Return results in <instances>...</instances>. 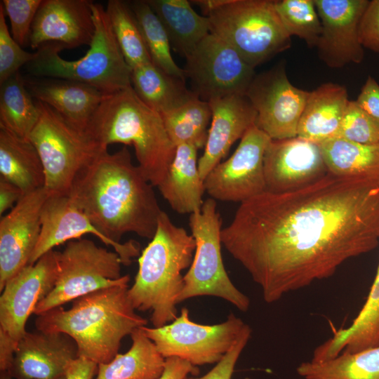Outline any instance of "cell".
<instances>
[{"label":"cell","instance_id":"obj_30","mask_svg":"<svg viewBox=\"0 0 379 379\" xmlns=\"http://www.w3.org/2000/svg\"><path fill=\"white\" fill-rule=\"evenodd\" d=\"M319 145L328 173L379 180V144L364 145L336 138Z\"/></svg>","mask_w":379,"mask_h":379},{"label":"cell","instance_id":"obj_15","mask_svg":"<svg viewBox=\"0 0 379 379\" xmlns=\"http://www.w3.org/2000/svg\"><path fill=\"white\" fill-rule=\"evenodd\" d=\"M57 275L56 251L51 250L6 282L0 297V330L15 343L27 332V321L37 304L53 290Z\"/></svg>","mask_w":379,"mask_h":379},{"label":"cell","instance_id":"obj_21","mask_svg":"<svg viewBox=\"0 0 379 379\" xmlns=\"http://www.w3.org/2000/svg\"><path fill=\"white\" fill-rule=\"evenodd\" d=\"M78 358L74 340L63 333L26 332L9 371L15 379H55Z\"/></svg>","mask_w":379,"mask_h":379},{"label":"cell","instance_id":"obj_44","mask_svg":"<svg viewBox=\"0 0 379 379\" xmlns=\"http://www.w3.org/2000/svg\"><path fill=\"white\" fill-rule=\"evenodd\" d=\"M23 196L18 187L0 178V215L12 209Z\"/></svg>","mask_w":379,"mask_h":379},{"label":"cell","instance_id":"obj_20","mask_svg":"<svg viewBox=\"0 0 379 379\" xmlns=\"http://www.w3.org/2000/svg\"><path fill=\"white\" fill-rule=\"evenodd\" d=\"M88 0H43L31 28L29 46L37 50L49 42L66 48L90 46L95 33Z\"/></svg>","mask_w":379,"mask_h":379},{"label":"cell","instance_id":"obj_25","mask_svg":"<svg viewBox=\"0 0 379 379\" xmlns=\"http://www.w3.org/2000/svg\"><path fill=\"white\" fill-rule=\"evenodd\" d=\"M198 149L192 145L176 147L166 175L157 187L171 208L180 214H192L201 209L205 192L197 160Z\"/></svg>","mask_w":379,"mask_h":379},{"label":"cell","instance_id":"obj_27","mask_svg":"<svg viewBox=\"0 0 379 379\" xmlns=\"http://www.w3.org/2000/svg\"><path fill=\"white\" fill-rule=\"evenodd\" d=\"M164 26L175 51L186 58L211 32L206 16L199 15L187 0H147Z\"/></svg>","mask_w":379,"mask_h":379},{"label":"cell","instance_id":"obj_46","mask_svg":"<svg viewBox=\"0 0 379 379\" xmlns=\"http://www.w3.org/2000/svg\"><path fill=\"white\" fill-rule=\"evenodd\" d=\"M18 344L0 330V371H10Z\"/></svg>","mask_w":379,"mask_h":379},{"label":"cell","instance_id":"obj_13","mask_svg":"<svg viewBox=\"0 0 379 379\" xmlns=\"http://www.w3.org/2000/svg\"><path fill=\"white\" fill-rule=\"evenodd\" d=\"M310 91L289 81L285 62L255 74L246 95L256 112L255 126L272 140L297 137Z\"/></svg>","mask_w":379,"mask_h":379},{"label":"cell","instance_id":"obj_28","mask_svg":"<svg viewBox=\"0 0 379 379\" xmlns=\"http://www.w3.org/2000/svg\"><path fill=\"white\" fill-rule=\"evenodd\" d=\"M131 81L140 100L160 114L197 96L187 88L185 79L168 74L152 62L133 68Z\"/></svg>","mask_w":379,"mask_h":379},{"label":"cell","instance_id":"obj_12","mask_svg":"<svg viewBox=\"0 0 379 379\" xmlns=\"http://www.w3.org/2000/svg\"><path fill=\"white\" fill-rule=\"evenodd\" d=\"M184 71L192 91L209 102L233 95H246L255 76L250 66L228 43L210 32L186 58Z\"/></svg>","mask_w":379,"mask_h":379},{"label":"cell","instance_id":"obj_42","mask_svg":"<svg viewBox=\"0 0 379 379\" xmlns=\"http://www.w3.org/2000/svg\"><path fill=\"white\" fill-rule=\"evenodd\" d=\"M356 102L379 124V84L372 77L366 79Z\"/></svg>","mask_w":379,"mask_h":379},{"label":"cell","instance_id":"obj_1","mask_svg":"<svg viewBox=\"0 0 379 379\" xmlns=\"http://www.w3.org/2000/svg\"><path fill=\"white\" fill-rule=\"evenodd\" d=\"M222 244L273 303L327 279L379 244V180L328 173L293 192L240 204Z\"/></svg>","mask_w":379,"mask_h":379},{"label":"cell","instance_id":"obj_18","mask_svg":"<svg viewBox=\"0 0 379 379\" xmlns=\"http://www.w3.org/2000/svg\"><path fill=\"white\" fill-rule=\"evenodd\" d=\"M45 187L25 194L0 221V291L29 264L38 242L41 215L48 197Z\"/></svg>","mask_w":379,"mask_h":379},{"label":"cell","instance_id":"obj_48","mask_svg":"<svg viewBox=\"0 0 379 379\" xmlns=\"http://www.w3.org/2000/svg\"><path fill=\"white\" fill-rule=\"evenodd\" d=\"M55 379H67L66 375H62L59 378H57Z\"/></svg>","mask_w":379,"mask_h":379},{"label":"cell","instance_id":"obj_8","mask_svg":"<svg viewBox=\"0 0 379 379\" xmlns=\"http://www.w3.org/2000/svg\"><path fill=\"white\" fill-rule=\"evenodd\" d=\"M37 103L40 115L28 140L41 158L48 195L67 196L78 172L107 149L74 127L49 105Z\"/></svg>","mask_w":379,"mask_h":379},{"label":"cell","instance_id":"obj_6","mask_svg":"<svg viewBox=\"0 0 379 379\" xmlns=\"http://www.w3.org/2000/svg\"><path fill=\"white\" fill-rule=\"evenodd\" d=\"M95 33L86 53L76 60L60 55L65 46L57 42L41 46L25 65L31 75L75 81L89 85L105 95L131 86V68L126 63L114 36L106 9L91 4Z\"/></svg>","mask_w":379,"mask_h":379},{"label":"cell","instance_id":"obj_40","mask_svg":"<svg viewBox=\"0 0 379 379\" xmlns=\"http://www.w3.org/2000/svg\"><path fill=\"white\" fill-rule=\"evenodd\" d=\"M358 32L362 47L379 54V0L368 1L361 17Z\"/></svg>","mask_w":379,"mask_h":379},{"label":"cell","instance_id":"obj_38","mask_svg":"<svg viewBox=\"0 0 379 379\" xmlns=\"http://www.w3.org/2000/svg\"><path fill=\"white\" fill-rule=\"evenodd\" d=\"M6 13L0 4V84L20 72L36 56L22 48L8 31L6 22Z\"/></svg>","mask_w":379,"mask_h":379},{"label":"cell","instance_id":"obj_41","mask_svg":"<svg viewBox=\"0 0 379 379\" xmlns=\"http://www.w3.org/2000/svg\"><path fill=\"white\" fill-rule=\"evenodd\" d=\"M251 331L244 334L235 345L206 374L197 377L190 376L185 379H231L236 363L251 337Z\"/></svg>","mask_w":379,"mask_h":379},{"label":"cell","instance_id":"obj_10","mask_svg":"<svg viewBox=\"0 0 379 379\" xmlns=\"http://www.w3.org/2000/svg\"><path fill=\"white\" fill-rule=\"evenodd\" d=\"M189 225L196 248L192 262L184 275V286L178 303L197 296L211 295L222 298L237 309L246 312L249 298L231 281L221 253L222 222L215 199H208L201 209L190 214Z\"/></svg>","mask_w":379,"mask_h":379},{"label":"cell","instance_id":"obj_36","mask_svg":"<svg viewBox=\"0 0 379 379\" xmlns=\"http://www.w3.org/2000/svg\"><path fill=\"white\" fill-rule=\"evenodd\" d=\"M274 6L291 37L296 36L310 48L317 47L322 27L314 0H274Z\"/></svg>","mask_w":379,"mask_h":379},{"label":"cell","instance_id":"obj_22","mask_svg":"<svg viewBox=\"0 0 379 379\" xmlns=\"http://www.w3.org/2000/svg\"><path fill=\"white\" fill-rule=\"evenodd\" d=\"M208 103L212 114L211 126L204 153L198 160L199 174L204 181L256 119V112L246 95L217 98Z\"/></svg>","mask_w":379,"mask_h":379},{"label":"cell","instance_id":"obj_24","mask_svg":"<svg viewBox=\"0 0 379 379\" xmlns=\"http://www.w3.org/2000/svg\"><path fill=\"white\" fill-rule=\"evenodd\" d=\"M349 102L346 88L338 84L324 83L310 91L297 136L317 144L338 138Z\"/></svg>","mask_w":379,"mask_h":379},{"label":"cell","instance_id":"obj_47","mask_svg":"<svg viewBox=\"0 0 379 379\" xmlns=\"http://www.w3.org/2000/svg\"><path fill=\"white\" fill-rule=\"evenodd\" d=\"M13 377L9 371H0V379H12Z\"/></svg>","mask_w":379,"mask_h":379},{"label":"cell","instance_id":"obj_3","mask_svg":"<svg viewBox=\"0 0 379 379\" xmlns=\"http://www.w3.org/2000/svg\"><path fill=\"white\" fill-rule=\"evenodd\" d=\"M128 289V285L117 286L79 297L68 310L59 306L38 315L36 328L70 336L78 358L109 363L119 354L122 339L147 324L135 312Z\"/></svg>","mask_w":379,"mask_h":379},{"label":"cell","instance_id":"obj_4","mask_svg":"<svg viewBox=\"0 0 379 379\" xmlns=\"http://www.w3.org/2000/svg\"><path fill=\"white\" fill-rule=\"evenodd\" d=\"M85 132L104 149L113 143L133 145L138 166L153 186L162 182L175 156L176 147L160 114L132 86L105 95Z\"/></svg>","mask_w":379,"mask_h":379},{"label":"cell","instance_id":"obj_17","mask_svg":"<svg viewBox=\"0 0 379 379\" xmlns=\"http://www.w3.org/2000/svg\"><path fill=\"white\" fill-rule=\"evenodd\" d=\"M40 236L28 265L35 263L42 255L67 241L80 239L91 234L114 248L124 265L139 255L140 244L133 240L118 243L105 237L87 216L69 199L68 196H48L41 211Z\"/></svg>","mask_w":379,"mask_h":379},{"label":"cell","instance_id":"obj_19","mask_svg":"<svg viewBox=\"0 0 379 379\" xmlns=\"http://www.w3.org/2000/svg\"><path fill=\"white\" fill-rule=\"evenodd\" d=\"M322 31L317 45L319 59L331 68L359 64L364 50L359 24L368 0H314Z\"/></svg>","mask_w":379,"mask_h":379},{"label":"cell","instance_id":"obj_7","mask_svg":"<svg viewBox=\"0 0 379 379\" xmlns=\"http://www.w3.org/2000/svg\"><path fill=\"white\" fill-rule=\"evenodd\" d=\"M211 32L232 46L254 69L291 46L274 0H195Z\"/></svg>","mask_w":379,"mask_h":379},{"label":"cell","instance_id":"obj_29","mask_svg":"<svg viewBox=\"0 0 379 379\" xmlns=\"http://www.w3.org/2000/svg\"><path fill=\"white\" fill-rule=\"evenodd\" d=\"M131 338L132 345L124 354H117L109 363L98 366L95 379H158L164 368L165 359L141 328Z\"/></svg>","mask_w":379,"mask_h":379},{"label":"cell","instance_id":"obj_43","mask_svg":"<svg viewBox=\"0 0 379 379\" xmlns=\"http://www.w3.org/2000/svg\"><path fill=\"white\" fill-rule=\"evenodd\" d=\"M199 369L182 359L172 357L165 359L164 368L158 379H185L189 375L197 376Z\"/></svg>","mask_w":379,"mask_h":379},{"label":"cell","instance_id":"obj_33","mask_svg":"<svg viewBox=\"0 0 379 379\" xmlns=\"http://www.w3.org/2000/svg\"><path fill=\"white\" fill-rule=\"evenodd\" d=\"M160 115L175 147L186 144L198 149L204 148L212 116L208 102L197 96L179 107Z\"/></svg>","mask_w":379,"mask_h":379},{"label":"cell","instance_id":"obj_11","mask_svg":"<svg viewBox=\"0 0 379 379\" xmlns=\"http://www.w3.org/2000/svg\"><path fill=\"white\" fill-rule=\"evenodd\" d=\"M164 358L178 357L197 366L219 362L251 327L233 314L224 322L203 325L192 321L189 310L163 326L141 327Z\"/></svg>","mask_w":379,"mask_h":379},{"label":"cell","instance_id":"obj_14","mask_svg":"<svg viewBox=\"0 0 379 379\" xmlns=\"http://www.w3.org/2000/svg\"><path fill=\"white\" fill-rule=\"evenodd\" d=\"M271 138L251 126L232 156L206 177L205 191L215 200L242 203L266 191L264 156Z\"/></svg>","mask_w":379,"mask_h":379},{"label":"cell","instance_id":"obj_39","mask_svg":"<svg viewBox=\"0 0 379 379\" xmlns=\"http://www.w3.org/2000/svg\"><path fill=\"white\" fill-rule=\"evenodd\" d=\"M43 0H2L1 5L8 16L11 34L21 46L29 45L31 28Z\"/></svg>","mask_w":379,"mask_h":379},{"label":"cell","instance_id":"obj_26","mask_svg":"<svg viewBox=\"0 0 379 379\" xmlns=\"http://www.w3.org/2000/svg\"><path fill=\"white\" fill-rule=\"evenodd\" d=\"M0 178L18 187L24 195L45 184L44 166L34 145L1 127Z\"/></svg>","mask_w":379,"mask_h":379},{"label":"cell","instance_id":"obj_9","mask_svg":"<svg viewBox=\"0 0 379 379\" xmlns=\"http://www.w3.org/2000/svg\"><path fill=\"white\" fill-rule=\"evenodd\" d=\"M56 258L55 284L37 304L34 311L37 316L95 291L128 285L130 277L121 275L119 254L91 240L69 241L62 251H56Z\"/></svg>","mask_w":379,"mask_h":379},{"label":"cell","instance_id":"obj_32","mask_svg":"<svg viewBox=\"0 0 379 379\" xmlns=\"http://www.w3.org/2000/svg\"><path fill=\"white\" fill-rule=\"evenodd\" d=\"M40 115L37 101L17 72L0 84V127L28 139Z\"/></svg>","mask_w":379,"mask_h":379},{"label":"cell","instance_id":"obj_5","mask_svg":"<svg viewBox=\"0 0 379 379\" xmlns=\"http://www.w3.org/2000/svg\"><path fill=\"white\" fill-rule=\"evenodd\" d=\"M195 248L193 236L162 211L154 236L139 256L134 284L128 289L135 310L151 311L154 327L177 318L176 305L184 286L182 271L190 267Z\"/></svg>","mask_w":379,"mask_h":379},{"label":"cell","instance_id":"obj_2","mask_svg":"<svg viewBox=\"0 0 379 379\" xmlns=\"http://www.w3.org/2000/svg\"><path fill=\"white\" fill-rule=\"evenodd\" d=\"M152 187L124 147L100 153L81 168L67 196L105 237L120 243L128 232L154 236L163 211Z\"/></svg>","mask_w":379,"mask_h":379},{"label":"cell","instance_id":"obj_34","mask_svg":"<svg viewBox=\"0 0 379 379\" xmlns=\"http://www.w3.org/2000/svg\"><path fill=\"white\" fill-rule=\"evenodd\" d=\"M140 27L152 62L165 72L186 80L184 69L174 61L171 43L161 21L147 0L128 3Z\"/></svg>","mask_w":379,"mask_h":379},{"label":"cell","instance_id":"obj_23","mask_svg":"<svg viewBox=\"0 0 379 379\" xmlns=\"http://www.w3.org/2000/svg\"><path fill=\"white\" fill-rule=\"evenodd\" d=\"M25 82L34 98L49 105L83 132L105 97L89 85L68 79L25 78Z\"/></svg>","mask_w":379,"mask_h":379},{"label":"cell","instance_id":"obj_16","mask_svg":"<svg viewBox=\"0 0 379 379\" xmlns=\"http://www.w3.org/2000/svg\"><path fill=\"white\" fill-rule=\"evenodd\" d=\"M266 191L298 190L328 173L319 144L299 137L271 140L264 156Z\"/></svg>","mask_w":379,"mask_h":379},{"label":"cell","instance_id":"obj_31","mask_svg":"<svg viewBox=\"0 0 379 379\" xmlns=\"http://www.w3.org/2000/svg\"><path fill=\"white\" fill-rule=\"evenodd\" d=\"M296 372L303 379H379V346L325 361H303Z\"/></svg>","mask_w":379,"mask_h":379},{"label":"cell","instance_id":"obj_45","mask_svg":"<svg viewBox=\"0 0 379 379\" xmlns=\"http://www.w3.org/2000/svg\"><path fill=\"white\" fill-rule=\"evenodd\" d=\"M98 364L82 358H77L69 366L67 379H93L97 374Z\"/></svg>","mask_w":379,"mask_h":379},{"label":"cell","instance_id":"obj_35","mask_svg":"<svg viewBox=\"0 0 379 379\" xmlns=\"http://www.w3.org/2000/svg\"><path fill=\"white\" fill-rule=\"evenodd\" d=\"M105 9L120 50L131 69L152 62L129 4L109 0Z\"/></svg>","mask_w":379,"mask_h":379},{"label":"cell","instance_id":"obj_37","mask_svg":"<svg viewBox=\"0 0 379 379\" xmlns=\"http://www.w3.org/2000/svg\"><path fill=\"white\" fill-rule=\"evenodd\" d=\"M338 138L364 145L379 144V124L356 100H350Z\"/></svg>","mask_w":379,"mask_h":379}]
</instances>
